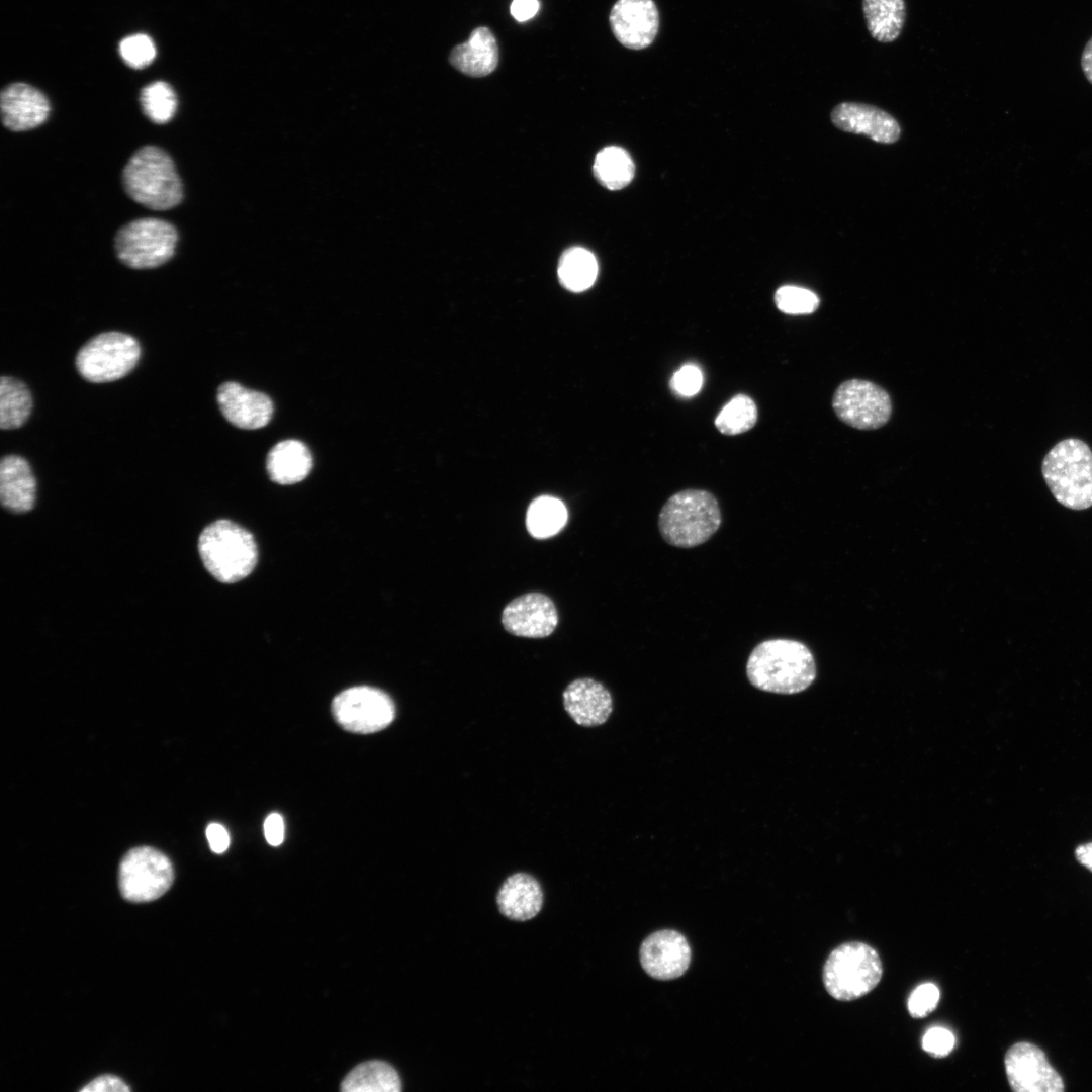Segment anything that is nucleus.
<instances>
[{
    "label": "nucleus",
    "mask_w": 1092,
    "mask_h": 1092,
    "mask_svg": "<svg viewBox=\"0 0 1092 1092\" xmlns=\"http://www.w3.org/2000/svg\"><path fill=\"white\" fill-rule=\"evenodd\" d=\"M344 1092H398L401 1082L392 1066L368 1061L355 1067L342 1082Z\"/></svg>",
    "instance_id": "obj_25"
},
{
    "label": "nucleus",
    "mask_w": 1092,
    "mask_h": 1092,
    "mask_svg": "<svg viewBox=\"0 0 1092 1092\" xmlns=\"http://www.w3.org/2000/svg\"><path fill=\"white\" fill-rule=\"evenodd\" d=\"M1041 472L1054 497L1071 510L1092 507V451L1080 439L1057 443L1045 455Z\"/></svg>",
    "instance_id": "obj_4"
},
{
    "label": "nucleus",
    "mask_w": 1092,
    "mask_h": 1092,
    "mask_svg": "<svg viewBox=\"0 0 1092 1092\" xmlns=\"http://www.w3.org/2000/svg\"><path fill=\"white\" fill-rule=\"evenodd\" d=\"M32 410V396L25 383L19 379L2 376L0 379V428L11 430L21 427Z\"/></svg>",
    "instance_id": "obj_26"
},
{
    "label": "nucleus",
    "mask_w": 1092,
    "mask_h": 1092,
    "mask_svg": "<svg viewBox=\"0 0 1092 1092\" xmlns=\"http://www.w3.org/2000/svg\"><path fill=\"white\" fill-rule=\"evenodd\" d=\"M1081 68L1090 84H1092V37L1085 44L1081 55Z\"/></svg>",
    "instance_id": "obj_41"
},
{
    "label": "nucleus",
    "mask_w": 1092,
    "mask_h": 1092,
    "mask_svg": "<svg viewBox=\"0 0 1092 1092\" xmlns=\"http://www.w3.org/2000/svg\"><path fill=\"white\" fill-rule=\"evenodd\" d=\"M563 704L575 723L584 727L604 724L613 711L610 692L593 678H578L563 692Z\"/></svg>",
    "instance_id": "obj_19"
},
{
    "label": "nucleus",
    "mask_w": 1092,
    "mask_h": 1092,
    "mask_svg": "<svg viewBox=\"0 0 1092 1092\" xmlns=\"http://www.w3.org/2000/svg\"><path fill=\"white\" fill-rule=\"evenodd\" d=\"M691 961V948L685 936L675 930H660L649 935L640 947L644 971L658 980L680 977Z\"/></svg>",
    "instance_id": "obj_15"
},
{
    "label": "nucleus",
    "mask_w": 1092,
    "mask_h": 1092,
    "mask_svg": "<svg viewBox=\"0 0 1092 1092\" xmlns=\"http://www.w3.org/2000/svg\"><path fill=\"white\" fill-rule=\"evenodd\" d=\"M198 552L207 571L223 583L248 576L258 559L253 535L230 520H217L204 528Z\"/></svg>",
    "instance_id": "obj_5"
},
{
    "label": "nucleus",
    "mask_w": 1092,
    "mask_h": 1092,
    "mask_svg": "<svg viewBox=\"0 0 1092 1092\" xmlns=\"http://www.w3.org/2000/svg\"><path fill=\"white\" fill-rule=\"evenodd\" d=\"M178 242L175 226L164 219L143 217L122 225L115 234L118 260L132 269H151L174 256Z\"/></svg>",
    "instance_id": "obj_7"
},
{
    "label": "nucleus",
    "mask_w": 1092,
    "mask_h": 1092,
    "mask_svg": "<svg viewBox=\"0 0 1092 1092\" xmlns=\"http://www.w3.org/2000/svg\"><path fill=\"white\" fill-rule=\"evenodd\" d=\"M882 961L875 948L860 941L838 945L823 967V984L839 1001H852L870 993L880 982Z\"/></svg>",
    "instance_id": "obj_6"
},
{
    "label": "nucleus",
    "mask_w": 1092,
    "mask_h": 1092,
    "mask_svg": "<svg viewBox=\"0 0 1092 1092\" xmlns=\"http://www.w3.org/2000/svg\"><path fill=\"white\" fill-rule=\"evenodd\" d=\"M266 467L274 482L294 484L309 474L312 468V456L302 442L293 439L284 440L269 451Z\"/></svg>",
    "instance_id": "obj_23"
},
{
    "label": "nucleus",
    "mask_w": 1092,
    "mask_h": 1092,
    "mask_svg": "<svg viewBox=\"0 0 1092 1092\" xmlns=\"http://www.w3.org/2000/svg\"><path fill=\"white\" fill-rule=\"evenodd\" d=\"M123 188L133 201L153 210H168L181 203L183 185L171 156L147 145L136 150L122 171Z\"/></svg>",
    "instance_id": "obj_2"
},
{
    "label": "nucleus",
    "mask_w": 1092,
    "mask_h": 1092,
    "mask_svg": "<svg viewBox=\"0 0 1092 1092\" xmlns=\"http://www.w3.org/2000/svg\"><path fill=\"white\" fill-rule=\"evenodd\" d=\"M36 481L29 463L21 456L7 455L0 462V499L11 513L29 512L35 502Z\"/></svg>",
    "instance_id": "obj_20"
},
{
    "label": "nucleus",
    "mask_w": 1092,
    "mask_h": 1092,
    "mask_svg": "<svg viewBox=\"0 0 1092 1092\" xmlns=\"http://www.w3.org/2000/svg\"><path fill=\"white\" fill-rule=\"evenodd\" d=\"M119 53L127 66L143 69L154 60L156 48L148 35L139 33L123 38L119 44Z\"/></svg>",
    "instance_id": "obj_33"
},
{
    "label": "nucleus",
    "mask_w": 1092,
    "mask_h": 1092,
    "mask_svg": "<svg viewBox=\"0 0 1092 1092\" xmlns=\"http://www.w3.org/2000/svg\"><path fill=\"white\" fill-rule=\"evenodd\" d=\"M144 114L154 123L164 124L172 119L177 109V97L166 82L157 81L144 87L140 94Z\"/></svg>",
    "instance_id": "obj_30"
},
{
    "label": "nucleus",
    "mask_w": 1092,
    "mask_h": 1092,
    "mask_svg": "<svg viewBox=\"0 0 1092 1092\" xmlns=\"http://www.w3.org/2000/svg\"><path fill=\"white\" fill-rule=\"evenodd\" d=\"M496 903L500 913L509 919L526 921L535 917L543 904V892L539 882L526 873H516L502 885Z\"/></svg>",
    "instance_id": "obj_22"
},
{
    "label": "nucleus",
    "mask_w": 1092,
    "mask_h": 1092,
    "mask_svg": "<svg viewBox=\"0 0 1092 1092\" xmlns=\"http://www.w3.org/2000/svg\"><path fill=\"white\" fill-rule=\"evenodd\" d=\"M862 12L871 36L879 42L896 40L906 16L904 0H862Z\"/></svg>",
    "instance_id": "obj_24"
},
{
    "label": "nucleus",
    "mask_w": 1092,
    "mask_h": 1092,
    "mask_svg": "<svg viewBox=\"0 0 1092 1092\" xmlns=\"http://www.w3.org/2000/svg\"><path fill=\"white\" fill-rule=\"evenodd\" d=\"M567 521V510L555 497L544 495L534 499L528 508L526 524L529 533L538 539L557 534Z\"/></svg>",
    "instance_id": "obj_29"
},
{
    "label": "nucleus",
    "mask_w": 1092,
    "mask_h": 1092,
    "mask_svg": "<svg viewBox=\"0 0 1092 1092\" xmlns=\"http://www.w3.org/2000/svg\"><path fill=\"white\" fill-rule=\"evenodd\" d=\"M337 722L350 732L369 734L386 728L395 717L392 699L383 691L358 686L338 694L332 703Z\"/></svg>",
    "instance_id": "obj_10"
},
{
    "label": "nucleus",
    "mask_w": 1092,
    "mask_h": 1092,
    "mask_svg": "<svg viewBox=\"0 0 1092 1092\" xmlns=\"http://www.w3.org/2000/svg\"><path fill=\"white\" fill-rule=\"evenodd\" d=\"M174 881L171 860L160 850L139 846L125 853L118 870L122 897L133 903L154 901L163 896Z\"/></svg>",
    "instance_id": "obj_9"
},
{
    "label": "nucleus",
    "mask_w": 1092,
    "mask_h": 1092,
    "mask_svg": "<svg viewBox=\"0 0 1092 1092\" xmlns=\"http://www.w3.org/2000/svg\"><path fill=\"white\" fill-rule=\"evenodd\" d=\"M832 406L843 423L859 430H875L884 426L892 412L886 390L861 379L841 383L834 392Z\"/></svg>",
    "instance_id": "obj_11"
},
{
    "label": "nucleus",
    "mask_w": 1092,
    "mask_h": 1092,
    "mask_svg": "<svg viewBox=\"0 0 1092 1092\" xmlns=\"http://www.w3.org/2000/svg\"><path fill=\"white\" fill-rule=\"evenodd\" d=\"M82 1092H127L130 1087L119 1077L114 1075H101L86 1084Z\"/></svg>",
    "instance_id": "obj_37"
},
{
    "label": "nucleus",
    "mask_w": 1092,
    "mask_h": 1092,
    "mask_svg": "<svg viewBox=\"0 0 1092 1092\" xmlns=\"http://www.w3.org/2000/svg\"><path fill=\"white\" fill-rule=\"evenodd\" d=\"M505 629L516 636L543 638L558 624V614L552 600L541 593H528L510 602L502 614Z\"/></svg>",
    "instance_id": "obj_13"
},
{
    "label": "nucleus",
    "mask_w": 1092,
    "mask_h": 1092,
    "mask_svg": "<svg viewBox=\"0 0 1092 1092\" xmlns=\"http://www.w3.org/2000/svg\"><path fill=\"white\" fill-rule=\"evenodd\" d=\"M1005 1072L1016 1092H1062L1064 1082L1044 1053L1029 1042L1013 1044L1006 1053Z\"/></svg>",
    "instance_id": "obj_12"
},
{
    "label": "nucleus",
    "mask_w": 1092,
    "mask_h": 1092,
    "mask_svg": "<svg viewBox=\"0 0 1092 1092\" xmlns=\"http://www.w3.org/2000/svg\"><path fill=\"white\" fill-rule=\"evenodd\" d=\"M703 384L701 370L695 365H685L677 370L671 380L674 391L684 396L698 393Z\"/></svg>",
    "instance_id": "obj_36"
},
{
    "label": "nucleus",
    "mask_w": 1092,
    "mask_h": 1092,
    "mask_svg": "<svg viewBox=\"0 0 1092 1092\" xmlns=\"http://www.w3.org/2000/svg\"><path fill=\"white\" fill-rule=\"evenodd\" d=\"M284 821L280 814H270L264 822V834L267 842L272 846H278L284 839Z\"/></svg>",
    "instance_id": "obj_38"
},
{
    "label": "nucleus",
    "mask_w": 1092,
    "mask_h": 1092,
    "mask_svg": "<svg viewBox=\"0 0 1092 1092\" xmlns=\"http://www.w3.org/2000/svg\"><path fill=\"white\" fill-rule=\"evenodd\" d=\"M3 125L12 131H26L41 125L50 113V103L42 92L24 83L6 86L0 97Z\"/></svg>",
    "instance_id": "obj_18"
},
{
    "label": "nucleus",
    "mask_w": 1092,
    "mask_h": 1092,
    "mask_svg": "<svg viewBox=\"0 0 1092 1092\" xmlns=\"http://www.w3.org/2000/svg\"><path fill=\"white\" fill-rule=\"evenodd\" d=\"M498 46L491 30L480 26L472 30L464 43L454 47L449 55L450 64L470 77H483L492 73L498 64Z\"/></svg>",
    "instance_id": "obj_21"
},
{
    "label": "nucleus",
    "mask_w": 1092,
    "mask_h": 1092,
    "mask_svg": "<svg viewBox=\"0 0 1092 1092\" xmlns=\"http://www.w3.org/2000/svg\"><path fill=\"white\" fill-rule=\"evenodd\" d=\"M831 121L840 130L866 134L875 142L892 144L899 140L901 129L888 112L874 105L842 102L831 111Z\"/></svg>",
    "instance_id": "obj_17"
},
{
    "label": "nucleus",
    "mask_w": 1092,
    "mask_h": 1092,
    "mask_svg": "<svg viewBox=\"0 0 1092 1092\" xmlns=\"http://www.w3.org/2000/svg\"><path fill=\"white\" fill-rule=\"evenodd\" d=\"M817 674L809 648L786 638L758 643L747 659L746 675L756 689L780 695L798 694L808 689Z\"/></svg>",
    "instance_id": "obj_1"
},
{
    "label": "nucleus",
    "mask_w": 1092,
    "mask_h": 1092,
    "mask_svg": "<svg viewBox=\"0 0 1092 1092\" xmlns=\"http://www.w3.org/2000/svg\"><path fill=\"white\" fill-rule=\"evenodd\" d=\"M757 420L754 401L744 394L734 396L718 414L715 426L725 435H737L751 429Z\"/></svg>",
    "instance_id": "obj_31"
},
{
    "label": "nucleus",
    "mask_w": 1092,
    "mask_h": 1092,
    "mask_svg": "<svg viewBox=\"0 0 1092 1092\" xmlns=\"http://www.w3.org/2000/svg\"><path fill=\"white\" fill-rule=\"evenodd\" d=\"M217 403L234 426L255 430L266 426L273 415V402L266 394L228 381L217 389Z\"/></svg>",
    "instance_id": "obj_16"
},
{
    "label": "nucleus",
    "mask_w": 1092,
    "mask_h": 1092,
    "mask_svg": "<svg viewBox=\"0 0 1092 1092\" xmlns=\"http://www.w3.org/2000/svg\"><path fill=\"white\" fill-rule=\"evenodd\" d=\"M775 302L781 311L789 314L812 313L819 306V298L814 292L790 285L776 291Z\"/></svg>",
    "instance_id": "obj_32"
},
{
    "label": "nucleus",
    "mask_w": 1092,
    "mask_h": 1092,
    "mask_svg": "<svg viewBox=\"0 0 1092 1092\" xmlns=\"http://www.w3.org/2000/svg\"><path fill=\"white\" fill-rule=\"evenodd\" d=\"M617 40L632 50L650 46L658 31L659 17L653 0H618L609 17Z\"/></svg>",
    "instance_id": "obj_14"
},
{
    "label": "nucleus",
    "mask_w": 1092,
    "mask_h": 1092,
    "mask_svg": "<svg viewBox=\"0 0 1092 1092\" xmlns=\"http://www.w3.org/2000/svg\"><path fill=\"white\" fill-rule=\"evenodd\" d=\"M956 1037L951 1031L943 1027H933L927 1030L922 1038L923 1050L934 1058L947 1056L954 1048Z\"/></svg>",
    "instance_id": "obj_35"
},
{
    "label": "nucleus",
    "mask_w": 1092,
    "mask_h": 1092,
    "mask_svg": "<svg viewBox=\"0 0 1092 1092\" xmlns=\"http://www.w3.org/2000/svg\"><path fill=\"white\" fill-rule=\"evenodd\" d=\"M206 837L213 852L222 853L229 848L230 836L221 824L210 823L206 828Z\"/></svg>",
    "instance_id": "obj_39"
},
{
    "label": "nucleus",
    "mask_w": 1092,
    "mask_h": 1092,
    "mask_svg": "<svg viewBox=\"0 0 1092 1092\" xmlns=\"http://www.w3.org/2000/svg\"><path fill=\"white\" fill-rule=\"evenodd\" d=\"M939 989L932 983L919 985L908 999V1011L913 1018H923L931 1013L939 1001Z\"/></svg>",
    "instance_id": "obj_34"
},
{
    "label": "nucleus",
    "mask_w": 1092,
    "mask_h": 1092,
    "mask_svg": "<svg viewBox=\"0 0 1092 1092\" xmlns=\"http://www.w3.org/2000/svg\"><path fill=\"white\" fill-rule=\"evenodd\" d=\"M721 523L717 498L703 489H685L674 493L663 505L658 516L662 539L678 548H693L707 542Z\"/></svg>",
    "instance_id": "obj_3"
},
{
    "label": "nucleus",
    "mask_w": 1092,
    "mask_h": 1092,
    "mask_svg": "<svg viewBox=\"0 0 1092 1092\" xmlns=\"http://www.w3.org/2000/svg\"><path fill=\"white\" fill-rule=\"evenodd\" d=\"M141 356L135 338L121 332L101 333L84 344L76 355L78 373L92 383L118 380L130 373Z\"/></svg>",
    "instance_id": "obj_8"
},
{
    "label": "nucleus",
    "mask_w": 1092,
    "mask_h": 1092,
    "mask_svg": "<svg viewBox=\"0 0 1092 1092\" xmlns=\"http://www.w3.org/2000/svg\"><path fill=\"white\" fill-rule=\"evenodd\" d=\"M539 7L538 0H513L510 11L517 21L523 22L534 17Z\"/></svg>",
    "instance_id": "obj_40"
},
{
    "label": "nucleus",
    "mask_w": 1092,
    "mask_h": 1092,
    "mask_svg": "<svg viewBox=\"0 0 1092 1092\" xmlns=\"http://www.w3.org/2000/svg\"><path fill=\"white\" fill-rule=\"evenodd\" d=\"M593 169L599 183L609 190L626 187L635 173V166L630 155L616 146L601 150L595 158Z\"/></svg>",
    "instance_id": "obj_27"
},
{
    "label": "nucleus",
    "mask_w": 1092,
    "mask_h": 1092,
    "mask_svg": "<svg viewBox=\"0 0 1092 1092\" xmlns=\"http://www.w3.org/2000/svg\"><path fill=\"white\" fill-rule=\"evenodd\" d=\"M1075 856L1078 862L1092 872V842L1077 846Z\"/></svg>",
    "instance_id": "obj_42"
},
{
    "label": "nucleus",
    "mask_w": 1092,
    "mask_h": 1092,
    "mask_svg": "<svg viewBox=\"0 0 1092 1092\" xmlns=\"http://www.w3.org/2000/svg\"><path fill=\"white\" fill-rule=\"evenodd\" d=\"M557 272L565 288L579 292L588 289L596 281L598 263L588 250L574 247L562 254Z\"/></svg>",
    "instance_id": "obj_28"
}]
</instances>
